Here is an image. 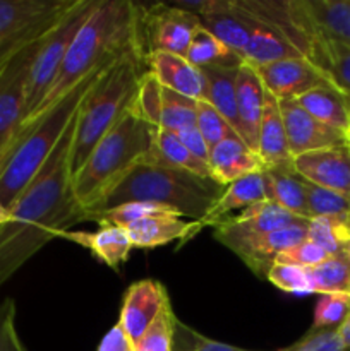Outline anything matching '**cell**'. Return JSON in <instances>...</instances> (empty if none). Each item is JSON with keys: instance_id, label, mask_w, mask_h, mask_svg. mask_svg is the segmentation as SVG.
Segmentation results:
<instances>
[{"instance_id": "cell-24", "label": "cell", "mask_w": 350, "mask_h": 351, "mask_svg": "<svg viewBox=\"0 0 350 351\" xmlns=\"http://www.w3.org/2000/svg\"><path fill=\"white\" fill-rule=\"evenodd\" d=\"M62 239L79 243L88 249L93 256L113 271H119L120 266L127 261L130 250L134 249L126 228L122 226H102L98 232H65Z\"/></svg>"}, {"instance_id": "cell-32", "label": "cell", "mask_w": 350, "mask_h": 351, "mask_svg": "<svg viewBox=\"0 0 350 351\" xmlns=\"http://www.w3.org/2000/svg\"><path fill=\"white\" fill-rule=\"evenodd\" d=\"M201 24L209 33L215 34L222 43H225L237 55H240L244 60L247 45H249V31L239 12L233 9L232 0H225V3L216 12L201 19Z\"/></svg>"}, {"instance_id": "cell-6", "label": "cell", "mask_w": 350, "mask_h": 351, "mask_svg": "<svg viewBox=\"0 0 350 351\" xmlns=\"http://www.w3.org/2000/svg\"><path fill=\"white\" fill-rule=\"evenodd\" d=\"M146 64L141 55H127L106 69L82 99L78 110L74 143L71 153V173L74 177L96 144L126 115L136 98Z\"/></svg>"}, {"instance_id": "cell-3", "label": "cell", "mask_w": 350, "mask_h": 351, "mask_svg": "<svg viewBox=\"0 0 350 351\" xmlns=\"http://www.w3.org/2000/svg\"><path fill=\"white\" fill-rule=\"evenodd\" d=\"M110 67L98 69L86 75L50 110L21 127L17 136L0 158V204L3 208L10 209L30 182L36 177L60 141L62 134L78 113L84 96Z\"/></svg>"}, {"instance_id": "cell-17", "label": "cell", "mask_w": 350, "mask_h": 351, "mask_svg": "<svg viewBox=\"0 0 350 351\" xmlns=\"http://www.w3.org/2000/svg\"><path fill=\"white\" fill-rule=\"evenodd\" d=\"M146 71L156 75L161 86L182 96L196 99H205L206 77L202 71L192 65L182 55L168 51H153L144 58Z\"/></svg>"}, {"instance_id": "cell-37", "label": "cell", "mask_w": 350, "mask_h": 351, "mask_svg": "<svg viewBox=\"0 0 350 351\" xmlns=\"http://www.w3.org/2000/svg\"><path fill=\"white\" fill-rule=\"evenodd\" d=\"M196 127L209 149L229 137H239L235 129L205 99L196 101Z\"/></svg>"}, {"instance_id": "cell-25", "label": "cell", "mask_w": 350, "mask_h": 351, "mask_svg": "<svg viewBox=\"0 0 350 351\" xmlns=\"http://www.w3.org/2000/svg\"><path fill=\"white\" fill-rule=\"evenodd\" d=\"M299 106L319 122L338 129L350 137V99L333 84L318 86L295 99Z\"/></svg>"}, {"instance_id": "cell-22", "label": "cell", "mask_w": 350, "mask_h": 351, "mask_svg": "<svg viewBox=\"0 0 350 351\" xmlns=\"http://www.w3.org/2000/svg\"><path fill=\"white\" fill-rule=\"evenodd\" d=\"M257 156L264 163V168L294 167V158L288 149L283 117L280 112V101L266 89L257 139Z\"/></svg>"}, {"instance_id": "cell-48", "label": "cell", "mask_w": 350, "mask_h": 351, "mask_svg": "<svg viewBox=\"0 0 350 351\" xmlns=\"http://www.w3.org/2000/svg\"><path fill=\"white\" fill-rule=\"evenodd\" d=\"M7 219H9V209H5L0 204V226H2L3 223H7Z\"/></svg>"}, {"instance_id": "cell-35", "label": "cell", "mask_w": 350, "mask_h": 351, "mask_svg": "<svg viewBox=\"0 0 350 351\" xmlns=\"http://www.w3.org/2000/svg\"><path fill=\"white\" fill-rule=\"evenodd\" d=\"M196 125V99L182 96L172 89L163 88V105L158 129L178 134L180 130Z\"/></svg>"}, {"instance_id": "cell-40", "label": "cell", "mask_w": 350, "mask_h": 351, "mask_svg": "<svg viewBox=\"0 0 350 351\" xmlns=\"http://www.w3.org/2000/svg\"><path fill=\"white\" fill-rule=\"evenodd\" d=\"M350 312V295L325 293L319 297L314 308L312 328H338Z\"/></svg>"}, {"instance_id": "cell-8", "label": "cell", "mask_w": 350, "mask_h": 351, "mask_svg": "<svg viewBox=\"0 0 350 351\" xmlns=\"http://www.w3.org/2000/svg\"><path fill=\"white\" fill-rule=\"evenodd\" d=\"M75 0H0V67L27 45L47 36Z\"/></svg>"}, {"instance_id": "cell-4", "label": "cell", "mask_w": 350, "mask_h": 351, "mask_svg": "<svg viewBox=\"0 0 350 351\" xmlns=\"http://www.w3.org/2000/svg\"><path fill=\"white\" fill-rule=\"evenodd\" d=\"M223 191L225 185L218 184L215 178L143 161L95 208L82 213L95 215L126 202H153L168 208L180 218H189V221H201Z\"/></svg>"}, {"instance_id": "cell-28", "label": "cell", "mask_w": 350, "mask_h": 351, "mask_svg": "<svg viewBox=\"0 0 350 351\" xmlns=\"http://www.w3.org/2000/svg\"><path fill=\"white\" fill-rule=\"evenodd\" d=\"M268 197L297 218L309 219L304 178L295 173L294 167H275L263 170Z\"/></svg>"}, {"instance_id": "cell-27", "label": "cell", "mask_w": 350, "mask_h": 351, "mask_svg": "<svg viewBox=\"0 0 350 351\" xmlns=\"http://www.w3.org/2000/svg\"><path fill=\"white\" fill-rule=\"evenodd\" d=\"M309 60L325 74L329 84L350 99V43L316 36L309 51Z\"/></svg>"}, {"instance_id": "cell-15", "label": "cell", "mask_w": 350, "mask_h": 351, "mask_svg": "<svg viewBox=\"0 0 350 351\" xmlns=\"http://www.w3.org/2000/svg\"><path fill=\"white\" fill-rule=\"evenodd\" d=\"M299 219L302 218L290 215L275 201H264L249 206L240 215L233 216V218H226L225 221L215 225L213 237L222 245H226V243L235 242V240L249 239V237L264 235V233L287 228V226L297 223Z\"/></svg>"}, {"instance_id": "cell-7", "label": "cell", "mask_w": 350, "mask_h": 351, "mask_svg": "<svg viewBox=\"0 0 350 351\" xmlns=\"http://www.w3.org/2000/svg\"><path fill=\"white\" fill-rule=\"evenodd\" d=\"M98 0H75L67 14L58 21L57 26L41 40L36 55L31 62L30 74L26 82V112L24 122L40 106L51 84L57 79L64 58L67 55L69 47L74 41L75 34L81 29L82 24L95 9ZM23 122V123H24ZM23 127V125H21Z\"/></svg>"}, {"instance_id": "cell-29", "label": "cell", "mask_w": 350, "mask_h": 351, "mask_svg": "<svg viewBox=\"0 0 350 351\" xmlns=\"http://www.w3.org/2000/svg\"><path fill=\"white\" fill-rule=\"evenodd\" d=\"M201 71L206 77L205 101H208L239 134V122H237V71L239 69L205 67Z\"/></svg>"}, {"instance_id": "cell-14", "label": "cell", "mask_w": 350, "mask_h": 351, "mask_svg": "<svg viewBox=\"0 0 350 351\" xmlns=\"http://www.w3.org/2000/svg\"><path fill=\"white\" fill-rule=\"evenodd\" d=\"M294 170L309 184L350 199V144L295 156Z\"/></svg>"}, {"instance_id": "cell-41", "label": "cell", "mask_w": 350, "mask_h": 351, "mask_svg": "<svg viewBox=\"0 0 350 351\" xmlns=\"http://www.w3.org/2000/svg\"><path fill=\"white\" fill-rule=\"evenodd\" d=\"M266 280L280 288L281 291L294 295H309L312 291L311 280H309L307 269L295 266H285V264H275L268 273Z\"/></svg>"}, {"instance_id": "cell-20", "label": "cell", "mask_w": 350, "mask_h": 351, "mask_svg": "<svg viewBox=\"0 0 350 351\" xmlns=\"http://www.w3.org/2000/svg\"><path fill=\"white\" fill-rule=\"evenodd\" d=\"M208 167L218 184L230 185L239 178L264 170V163L240 137H229L209 149Z\"/></svg>"}, {"instance_id": "cell-34", "label": "cell", "mask_w": 350, "mask_h": 351, "mask_svg": "<svg viewBox=\"0 0 350 351\" xmlns=\"http://www.w3.org/2000/svg\"><path fill=\"white\" fill-rule=\"evenodd\" d=\"M161 105H163V86L156 75L146 71L139 79L130 112L150 125L160 127Z\"/></svg>"}, {"instance_id": "cell-9", "label": "cell", "mask_w": 350, "mask_h": 351, "mask_svg": "<svg viewBox=\"0 0 350 351\" xmlns=\"http://www.w3.org/2000/svg\"><path fill=\"white\" fill-rule=\"evenodd\" d=\"M199 26V17L178 9L174 3H137V41L144 58L153 51H168L185 57Z\"/></svg>"}, {"instance_id": "cell-11", "label": "cell", "mask_w": 350, "mask_h": 351, "mask_svg": "<svg viewBox=\"0 0 350 351\" xmlns=\"http://www.w3.org/2000/svg\"><path fill=\"white\" fill-rule=\"evenodd\" d=\"M309 219H299L287 228L277 232L264 233V235L249 237V239L235 240L226 243V249L232 250L239 259L253 271L256 276L266 278L271 267L275 266L278 254L288 250L290 247L304 242L307 239Z\"/></svg>"}, {"instance_id": "cell-33", "label": "cell", "mask_w": 350, "mask_h": 351, "mask_svg": "<svg viewBox=\"0 0 350 351\" xmlns=\"http://www.w3.org/2000/svg\"><path fill=\"white\" fill-rule=\"evenodd\" d=\"M312 291L319 295H350V256L345 250L329 256L325 263L307 269Z\"/></svg>"}, {"instance_id": "cell-5", "label": "cell", "mask_w": 350, "mask_h": 351, "mask_svg": "<svg viewBox=\"0 0 350 351\" xmlns=\"http://www.w3.org/2000/svg\"><path fill=\"white\" fill-rule=\"evenodd\" d=\"M156 130L158 127L137 119L129 110L96 144L72 177V192L82 211L95 208L134 167L148 161Z\"/></svg>"}, {"instance_id": "cell-10", "label": "cell", "mask_w": 350, "mask_h": 351, "mask_svg": "<svg viewBox=\"0 0 350 351\" xmlns=\"http://www.w3.org/2000/svg\"><path fill=\"white\" fill-rule=\"evenodd\" d=\"M41 40L14 53L0 67V158L24 122L27 74Z\"/></svg>"}, {"instance_id": "cell-44", "label": "cell", "mask_w": 350, "mask_h": 351, "mask_svg": "<svg viewBox=\"0 0 350 351\" xmlns=\"http://www.w3.org/2000/svg\"><path fill=\"white\" fill-rule=\"evenodd\" d=\"M0 351H27L16 329V304L10 298L0 302Z\"/></svg>"}, {"instance_id": "cell-43", "label": "cell", "mask_w": 350, "mask_h": 351, "mask_svg": "<svg viewBox=\"0 0 350 351\" xmlns=\"http://www.w3.org/2000/svg\"><path fill=\"white\" fill-rule=\"evenodd\" d=\"M328 254L321 249L319 245H316L314 242H311L309 239H305L304 242L297 243V245L290 247L288 250H283L281 254H278L275 264H285V266H295V267H316L321 263H325L328 259Z\"/></svg>"}, {"instance_id": "cell-19", "label": "cell", "mask_w": 350, "mask_h": 351, "mask_svg": "<svg viewBox=\"0 0 350 351\" xmlns=\"http://www.w3.org/2000/svg\"><path fill=\"white\" fill-rule=\"evenodd\" d=\"M202 230L199 221H185L177 215H153L126 226L132 247L154 249L178 240L184 245L189 239Z\"/></svg>"}, {"instance_id": "cell-30", "label": "cell", "mask_w": 350, "mask_h": 351, "mask_svg": "<svg viewBox=\"0 0 350 351\" xmlns=\"http://www.w3.org/2000/svg\"><path fill=\"white\" fill-rule=\"evenodd\" d=\"M146 163L180 168V170L191 171V173L199 175V177L213 178L208 163L199 160L198 156H194V154L180 143V139H178L175 134L163 129L156 130L153 151H151Z\"/></svg>"}, {"instance_id": "cell-46", "label": "cell", "mask_w": 350, "mask_h": 351, "mask_svg": "<svg viewBox=\"0 0 350 351\" xmlns=\"http://www.w3.org/2000/svg\"><path fill=\"white\" fill-rule=\"evenodd\" d=\"M98 351H134V343L117 322L100 343Z\"/></svg>"}, {"instance_id": "cell-2", "label": "cell", "mask_w": 350, "mask_h": 351, "mask_svg": "<svg viewBox=\"0 0 350 351\" xmlns=\"http://www.w3.org/2000/svg\"><path fill=\"white\" fill-rule=\"evenodd\" d=\"M127 55L143 57L137 41V3L130 0H98L69 47L50 91L24 123L50 110L86 75L110 67Z\"/></svg>"}, {"instance_id": "cell-16", "label": "cell", "mask_w": 350, "mask_h": 351, "mask_svg": "<svg viewBox=\"0 0 350 351\" xmlns=\"http://www.w3.org/2000/svg\"><path fill=\"white\" fill-rule=\"evenodd\" d=\"M168 302L170 298L165 287L154 280L136 281L127 288L124 293L122 307H120L119 324L134 345L153 324V321Z\"/></svg>"}, {"instance_id": "cell-31", "label": "cell", "mask_w": 350, "mask_h": 351, "mask_svg": "<svg viewBox=\"0 0 350 351\" xmlns=\"http://www.w3.org/2000/svg\"><path fill=\"white\" fill-rule=\"evenodd\" d=\"M185 58L199 69H239L240 65L244 64L240 55H237L232 48H229L225 43H222L215 34H211L206 27H202V24L196 29L194 36H192L191 40V45H189L187 53H185Z\"/></svg>"}, {"instance_id": "cell-47", "label": "cell", "mask_w": 350, "mask_h": 351, "mask_svg": "<svg viewBox=\"0 0 350 351\" xmlns=\"http://www.w3.org/2000/svg\"><path fill=\"white\" fill-rule=\"evenodd\" d=\"M338 332H340V338H342L343 345H345L347 351L350 350V312L349 315L345 317V321L338 326Z\"/></svg>"}, {"instance_id": "cell-39", "label": "cell", "mask_w": 350, "mask_h": 351, "mask_svg": "<svg viewBox=\"0 0 350 351\" xmlns=\"http://www.w3.org/2000/svg\"><path fill=\"white\" fill-rule=\"evenodd\" d=\"M174 311L170 302L165 304L153 324L146 329L139 341L134 345V351H172V322H174Z\"/></svg>"}, {"instance_id": "cell-36", "label": "cell", "mask_w": 350, "mask_h": 351, "mask_svg": "<svg viewBox=\"0 0 350 351\" xmlns=\"http://www.w3.org/2000/svg\"><path fill=\"white\" fill-rule=\"evenodd\" d=\"M305 199H307L309 219L312 218H345L350 216V199L338 192L318 187L305 182Z\"/></svg>"}, {"instance_id": "cell-12", "label": "cell", "mask_w": 350, "mask_h": 351, "mask_svg": "<svg viewBox=\"0 0 350 351\" xmlns=\"http://www.w3.org/2000/svg\"><path fill=\"white\" fill-rule=\"evenodd\" d=\"M280 112L283 117L292 158L326 147L350 144V137L345 132L316 120L302 106H299L295 99L280 101Z\"/></svg>"}, {"instance_id": "cell-18", "label": "cell", "mask_w": 350, "mask_h": 351, "mask_svg": "<svg viewBox=\"0 0 350 351\" xmlns=\"http://www.w3.org/2000/svg\"><path fill=\"white\" fill-rule=\"evenodd\" d=\"M264 105V86L253 65L246 64L237 71V122L239 136L254 153H257L261 117Z\"/></svg>"}, {"instance_id": "cell-38", "label": "cell", "mask_w": 350, "mask_h": 351, "mask_svg": "<svg viewBox=\"0 0 350 351\" xmlns=\"http://www.w3.org/2000/svg\"><path fill=\"white\" fill-rule=\"evenodd\" d=\"M172 328H174V332H172V351H253L239 348V346L225 345V343L220 341H213V339L199 335L196 329L185 326L175 315Z\"/></svg>"}, {"instance_id": "cell-49", "label": "cell", "mask_w": 350, "mask_h": 351, "mask_svg": "<svg viewBox=\"0 0 350 351\" xmlns=\"http://www.w3.org/2000/svg\"><path fill=\"white\" fill-rule=\"evenodd\" d=\"M343 250H345V252L349 254V256H350V240H349V242H347V245L343 247Z\"/></svg>"}, {"instance_id": "cell-23", "label": "cell", "mask_w": 350, "mask_h": 351, "mask_svg": "<svg viewBox=\"0 0 350 351\" xmlns=\"http://www.w3.org/2000/svg\"><path fill=\"white\" fill-rule=\"evenodd\" d=\"M264 201H270V197H268L263 171L250 173L247 177L239 178V180L226 185L222 195L216 199L215 204L211 206V209L206 213V216L199 223L202 225V228L205 226H215L218 223L225 221L226 218H230V213L232 211L247 209L249 206Z\"/></svg>"}, {"instance_id": "cell-45", "label": "cell", "mask_w": 350, "mask_h": 351, "mask_svg": "<svg viewBox=\"0 0 350 351\" xmlns=\"http://www.w3.org/2000/svg\"><path fill=\"white\" fill-rule=\"evenodd\" d=\"M175 136L180 139V143L184 144V146L187 147L192 154H194V156H198L199 160H202L208 163L209 147H208V144L205 143V139H202V136H201V132L198 130V127L196 125L189 127V129L180 130V132L175 134Z\"/></svg>"}, {"instance_id": "cell-1", "label": "cell", "mask_w": 350, "mask_h": 351, "mask_svg": "<svg viewBox=\"0 0 350 351\" xmlns=\"http://www.w3.org/2000/svg\"><path fill=\"white\" fill-rule=\"evenodd\" d=\"M75 122L78 113L0 226V287L50 240L81 223L82 208L72 192L71 173Z\"/></svg>"}, {"instance_id": "cell-21", "label": "cell", "mask_w": 350, "mask_h": 351, "mask_svg": "<svg viewBox=\"0 0 350 351\" xmlns=\"http://www.w3.org/2000/svg\"><path fill=\"white\" fill-rule=\"evenodd\" d=\"M233 9L239 12L246 23L247 31H249V45H247L246 55H244V62L253 65L254 69L261 67V65L273 64V62L283 60V58H295V57H304L294 45L288 43L277 29H273L268 24L261 23L256 17L250 14L244 12L239 9L235 0H232Z\"/></svg>"}, {"instance_id": "cell-26", "label": "cell", "mask_w": 350, "mask_h": 351, "mask_svg": "<svg viewBox=\"0 0 350 351\" xmlns=\"http://www.w3.org/2000/svg\"><path fill=\"white\" fill-rule=\"evenodd\" d=\"M316 36L350 43V0H299Z\"/></svg>"}, {"instance_id": "cell-13", "label": "cell", "mask_w": 350, "mask_h": 351, "mask_svg": "<svg viewBox=\"0 0 350 351\" xmlns=\"http://www.w3.org/2000/svg\"><path fill=\"white\" fill-rule=\"evenodd\" d=\"M264 89L270 91L278 101L297 99L318 86L326 84L328 79L305 57L283 58L273 64L256 67Z\"/></svg>"}, {"instance_id": "cell-42", "label": "cell", "mask_w": 350, "mask_h": 351, "mask_svg": "<svg viewBox=\"0 0 350 351\" xmlns=\"http://www.w3.org/2000/svg\"><path fill=\"white\" fill-rule=\"evenodd\" d=\"M278 351H347L338 328H311L297 343Z\"/></svg>"}]
</instances>
